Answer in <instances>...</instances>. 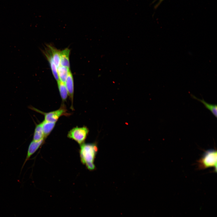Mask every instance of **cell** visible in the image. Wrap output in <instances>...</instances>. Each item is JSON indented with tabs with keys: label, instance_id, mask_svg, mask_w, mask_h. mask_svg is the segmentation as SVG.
<instances>
[{
	"label": "cell",
	"instance_id": "obj_3",
	"mask_svg": "<svg viewBox=\"0 0 217 217\" xmlns=\"http://www.w3.org/2000/svg\"><path fill=\"white\" fill-rule=\"evenodd\" d=\"M89 132V129L86 127H79L77 126L69 131L67 136L81 145L84 143Z\"/></svg>",
	"mask_w": 217,
	"mask_h": 217
},
{
	"label": "cell",
	"instance_id": "obj_2",
	"mask_svg": "<svg viewBox=\"0 0 217 217\" xmlns=\"http://www.w3.org/2000/svg\"><path fill=\"white\" fill-rule=\"evenodd\" d=\"M198 168L204 169L214 167L216 171L217 151L209 150L206 151L202 157L198 161Z\"/></svg>",
	"mask_w": 217,
	"mask_h": 217
},
{
	"label": "cell",
	"instance_id": "obj_14",
	"mask_svg": "<svg viewBox=\"0 0 217 217\" xmlns=\"http://www.w3.org/2000/svg\"><path fill=\"white\" fill-rule=\"evenodd\" d=\"M58 87L61 97L63 101H65L68 97V93L65 83L60 80L57 81Z\"/></svg>",
	"mask_w": 217,
	"mask_h": 217
},
{
	"label": "cell",
	"instance_id": "obj_4",
	"mask_svg": "<svg viewBox=\"0 0 217 217\" xmlns=\"http://www.w3.org/2000/svg\"><path fill=\"white\" fill-rule=\"evenodd\" d=\"M29 108L43 114L44 116V120L49 122L56 123L61 116L67 114L66 110L64 105L57 110L46 113L42 112L32 106H29Z\"/></svg>",
	"mask_w": 217,
	"mask_h": 217
},
{
	"label": "cell",
	"instance_id": "obj_6",
	"mask_svg": "<svg viewBox=\"0 0 217 217\" xmlns=\"http://www.w3.org/2000/svg\"><path fill=\"white\" fill-rule=\"evenodd\" d=\"M43 52L49 63L54 77L57 82L59 80L57 72V68L54 61L50 50L48 46H47V47L45 48V50Z\"/></svg>",
	"mask_w": 217,
	"mask_h": 217
},
{
	"label": "cell",
	"instance_id": "obj_7",
	"mask_svg": "<svg viewBox=\"0 0 217 217\" xmlns=\"http://www.w3.org/2000/svg\"><path fill=\"white\" fill-rule=\"evenodd\" d=\"M65 84L68 90V96L72 102L74 94V83L73 75L70 71L68 73Z\"/></svg>",
	"mask_w": 217,
	"mask_h": 217
},
{
	"label": "cell",
	"instance_id": "obj_11",
	"mask_svg": "<svg viewBox=\"0 0 217 217\" xmlns=\"http://www.w3.org/2000/svg\"><path fill=\"white\" fill-rule=\"evenodd\" d=\"M70 68L60 65L57 68V72L59 80L65 83L68 73L70 71Z\"/></svg>",
	"mask_w": 217,
	"mask_h": 217
},
{
	"label": "cell",
	"instance_id": "obj_8",
	"mask_svg": "<svg viewBox=\"0 0 217 217\" xmlns=\"http://www.w3.org/2000/svg\"><path fill=\"white\" fill-rule=\"evenodd\" d=\"M70 50L66 48L60 53V65L70 68L69 55Z\"/></svg>",
	"mask_w": 217,
	"mask_h": 217
},
{
	"label": "cell",
	"instance_id": "obj_9",
	"mask_svg": "<svg viewBox=\"0 0 217 217\" xmlns=\"http://www.w3.org/2000/svg\"><path fill=\"white\" fill-rule=\"evenodd\" d=\"M192 98L196 99L202 103L206 108L210 110L213 115L215 117H217V105L216 104H212L206 102L202 98V99H199L192 94H190Z\"/></svg>",
	"mask_w": 217,
	"mask_h": 217
},
{
	"label": "cell",
	"instance_id": "obj_12",
	"mask_svg": "<svg viewBox=\"0 0 217 217\" xmlns=\"http://www.w3.org/2000/svg\"><path fill=\"white\" fill-rule=\"evenodd\" d=\"M48 46L50 50L54 61L58 68L60 65V51L51 45H48Z\"/></svg>",
	"mask_w": 217,
	"mask_h": 217
},
{
	"label": "cell",
	"instance_id": "obj_10",
	"mask_svg": "<svg viewBox=\"0 0 217 217\" xmlns=\"http://www.w3.org/2000/svg\"><path fill=\"white\" fill-rule=\"evenodd\" d=\"M41 123L44 138L46 139L54 129L56 123L49 122L44 120Z\"/></svg>",
	"mask_w": 217,
	"mask_h": 217
},
{
	"label": "cell",
	"instance_id": "obj_13",
	"mask_svg": "<svg viewBox=\"0 0 217 217\" xmlns=\"http://www.w3.org/2000/svg\"><path fill=\"white\" fill-rule=\"evenodd\" d=\"M43 138H44V136L42 123H41L36 126L34 132L33 140L37 141Z\"/></svg>",
	"mask_w": 217,
	"mask_h": 217
},
{
	"label": "cell",
	"instance_id": "obj_1",
	"mask_svg": "<svg viewBox=\"0 0 217 217\" xmlns=\"http://www.w3.org/2000/svg\"><path fill=\"white\" fill-rule=\"evenodd\" d=\"M98 150L94 143H83L80 145V156L82 163L86 165L90 163H94V158Z\"/></svg>",
	"mask_w": 217,
	"mask_h": 217
},
{
	"label": "cell",
	"instance_id": "obj_15",
	"mask_svg": "<svg viewBox=\"0 0 217 217\" xmlns=\"http://www.w3.org/2000/svg\"><path fill=\"white\" fill-rule=\"evenodd\" d=\"M164 0H159L157 3L155 5L154 8H157Z\"/></svg>",
	"mask_w": 217,
	"mask_h": 217
},
{
	"label": "cell",
	"instance_id": "obj_5",
	"mask_svg": "<svg viewBox=\"0 0 217 217\" xmlns=\"http://www.w3.org/2000/svg\"><path fill=\"white\" fill-rule=\"evenodd\" d=\"M45 140V139L43 138L41 140L37 141H35L33 140L31 142L29 145L27 156L22 167H23V166L31 156L35 153L39 147L43 143Z\"/></svg>",
	"mask_w": 217,
	"mask_h": 217
}]
</instances>
